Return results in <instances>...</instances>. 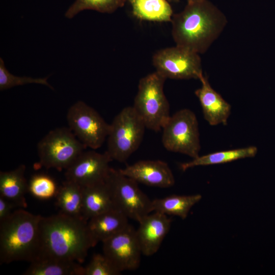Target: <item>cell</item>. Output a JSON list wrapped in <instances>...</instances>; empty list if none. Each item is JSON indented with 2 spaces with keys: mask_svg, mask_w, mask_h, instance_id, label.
Returning a JSON list of instances; mask_svg holds the SVG:
<instances>
[{
  "mask_svg": "<svg viewBox=\"0 0 275 275\" xmlns=\"http://www.w3.org/2000/svg\"><path fill=\"white\" fill-rule=\"evenodd\" d=\"M87 222L82 217L61 212L48 217L42 216L37 259L52 258L83 263L89 250L96 245Z\"/></svg>",
  "mask_w": 275,
  "mask_h": 275,
  "instance_id": "6da1fadb",
  "label": "cell"
},
{
  "mask_svg": "<svg viewBox=\"0 0 275 275\" xmlns=\"http://www.w3.org/2000/svg\"><path fill=\"white\" fill-rule=\"evenodd\" d=\"M172 34L176 45L199 54L205 53L224 31V14L208 0L187 3L173 15Z\"/></svg>",
  "mask_w": 275,
  "mask_h": 275,
  "instance_id": "7a4b0ae2",
  "label": "cell"
},
{
  "mask_svg": "<svg viewBox=\"0 0 275 275\" xmlns=\"http://www.w3.org/2000/svg\"><path fill=\"white\" fill-rule=\"evenodd\" d=\"M41 217L20 209L0 222L1 264L38 258Z\"/></svg>",
  "mask_w": 275,
  "mask_h": 275,
  "instance_id": "3957f363",
  "label": "cell"
},
{
  "mask_svg": "<svg viewBox=\"0 0 275 275\" xmlns=\"http://www.w3.org/2000/svg\"><path fill=\"white\" fill-rule=\"evenodd\" d=\"M166 79L157 71L142 77L132 106L146 128L155 132L162 129L171 116L163 91Z\"/></svg>",
  "mask_w": 275,
  "mask_h": 275,
  "instance_id": "277c9868",
  "label": "cell"
},
{
  "mask_svg": "<svg viewBox=\"0 0 275 275\" xmlns=\"http://www.w3.org/2000/svg\"><path fill=\"white\" fill-rule=\"evenodd\" d=\"M146 128L132 106L123 108L109 124L106 152L113 160L125 162L140 146Z\"/></svg>",
  "mask_w": 275,
  "mask_h": 275,
  "instance_id": "5b68a950",
  "label": "cell"
},
{
  "mask_svg": "<svg viewBox=\"0 0 275 275\" xmlns=\"http://www.w3.org/2000/svg\"><path fill=\"white\" fill-rule=\"evenodd\" d=\"M86 148L69 127L55 128L37 144L38 166L66 170Z\"/></svg>",
  "mask_w": 275,
  "mask_h": 275,
  "instance_id": "8992f818",
  "label": "cell"
},
{
  "mask_svg": "<svg viewBox=\"0 0 275 275\" xmlns=\"http://www.w3.org/2000/svg\"><path fill=\"white\" fill-rule=\"evenodd\" d=\"M161 143L169 151L199 156L201 149L198 122L195 114L181 109L170 116L162 129Z\"/></svg>",
  "mask_w": 275,
  "mask_h": 275,
  "instance_id": "52a82bcc",
  "label": "cell"
},
{
  "mask_svg": "<svg viewBox=\"0 0 275 275\" xmlns=\"http://www.w3.org/2000/svg\"><path fill=\"white\" fill-rule=\"evenodd\" d=\"M106 182L115 209L128 218L139 222L153 212L152 200L141 190L136 181L120 170L111 168Z\"/></svg>",
  "mask_w": 275,
  "mask_h": 275,
  "instance_id": "ba28073f",
  "label": "cell"
},
{
  "mask_svg": "<svg viewBox=\"0 0 275 275\" xmlns=\"http://www.w3.org/2000/svg\"><path fill=\"white\" fill-rule=\"evenodd\" d=\"M66 118L68 127L87 148L96 150L107 139L109 124L84 101H78L72 105Z\"/></svg>",
  "mask_w": 275,
  "mask_h": 275,
  "instance_id": "9c48e42d",
  "label": "cell"
},
{
  "mask_svg": "<svg viewBox=\"0 0 275 275\" xmlns=\"http://www.w3.org/2000/svg\"><path fill=\"white\" fill-rule=\"evenodd\" d=\"M152 61L156 71L166 78L200 79L203 75L200 54L176 45L157 51Z\"/></svg>",
  "mask_w": 275,
  "mask_h": 275,
  "instance_id": "30bf717a",
  "label": "cell"
},
{
  "mask_svg": "<svg viewBox=\"0 0 275 275\" xmlns=\"http://www.w3.org/2000/svg\"><path fill=\"white\" fill-rule=\"evenodd\" d=\"M102 243L103 254L120 271L134 270L139 267L143 254L136 230L130 225Z\"/></svg>",
  "mask_w": 275,
  "mask_h": 275,
  "instance_id": "8fae6325",
  "label": "cell"
},
{
  "mask_svg": "<svg viewBox=\"0 0 275 275\" xmlns=\"http://www.w3.org/2000/svg\"><path fill=\"white\" fill-rule=\"evenodd\" d=\"M112 159L105 151H84L66 170V180L84 187L105 181L108 175Z\"/></svg>",
  "mask_w": 275,
  "mask_h": 275,
  "instance_id": "7c38bea8",
  "label": "cell"
},
{
  "mask_svg": "<svg viewBox=\"0 0 275 275\" xmlns=\"http://www.w3.org/2000/svg\"><path fill=\"white\" fill-rule=\"evenodd\" d=\"M119 170L138 183L150 186L168 188L175 183L170 168L167 162L161 160H140Z\"/></svg>",
  "mask_w": 275,
  "mask_h": 275,
  "instance_id": "4fadbf2b",
  "label": "cell"
},
{
  "mask_svg": "<svg viewBox=\"0 0 275 275\" xmlns=\"http://www.w3.org/2000/svg\"><path fill=\"white\" fill-rule=\"evenodd\" d=\"M153 212L139 222L136 230L142 254L146 256H151L158 251L171 225V219L167 215Z\"/></svg>",
  "mask_w": 275,
  "mask_h": 275,
  "instance_id": "5bb4252c",
  "label": "cell"
},
{
  "mask_svg": "<svg viewBox=\"0 0 275 275\" xmlns=\"http://www.w3.org/2000/svg\"><path fill=\"white\" fill-rule=\"evenodd\" d=\"M201 87L195 94L200 103L204 118L211 126L226 125L231 114V106L210 86L204 75L199 79Z\"/></svg>",
  "mask_w": 275,
  "mask_h": 275,
  "instance_id": "9a60e30c",
  "label": "cell"
},
{
  "mask_svg": "<svg viewBox=\"0 0 275 275\" xmlns=\"http://www.w3.org/2000/svg\"><path fill=\"white\" fill-rule=\"evenodd\" d=\"M128 219L122 212L114 209L90 218L88 229L96 245L124 229L129 225Z\"/></svg>",
  "mask_w": 275,
  "mask_h": 275,
  "instance_id": "2e32d148",
  "label": "cell"
},
{
  "mask_svg": "<svg viewBox=\"0 0 275 275\" xmlns=\"http://www.w3.org/2000/svg\"><path fill=\"white\" fill-rule=\"evenodd\" d=\"M82 187L81 215L86 221L115 209L106 180Z\"/></svg>",
  "mask_w": 275,
  "mask_h": 275,
  "instance_id": "e0dca14e",
  "label": "cell"
},
{
  "mask_svg": "<svg viewBox=\"0 0 275 275\" xmlns=\"http://www.w3.org/2000/svg\"><path fill=\"white\" fill-rule=\"evenodd\" d=\"M25 169V166L21 164L14 170L0 172V196L16 207H27L25 195L28 191V182L24 176Z\"/></svg>",
  "mask_w": 275,
  "mask_h": 275,
  "instance_id": "ac0fdd59",
  "label": "cell"
},
{
  "mask_svg": "<svg viewBox=\"0 0 275 275\" xmlns=\"http://www.w3.org/2000/svg\"><path fill=\"white\" fill-rule=\"evenodd\" d=\"M25 275H85V267L76 261L42 258L31 262Z\"/></svg>",
  "mask_w": 275,
  "mask_h": 275,
  "instance_id": "d6986e66",
  "label": "cell"
},
{
  "mask_svg": "<svg viewBox=\"0 0 275 275\" xmlns=\"http://www.w3.org/2000/svg\"><path fill=\"white\" fill-rule=\"evenodd\" d=\"M138 19L155 22H171L173 10L168 0H129Z\"/></svg>",
  "mask_w": 275,
  "mask_h": 275,
  "instance_id": "ffe728a7",
  "label": "cell"
},
{
  "mask_svg": "<svg viewBox=\"0 0 275 275\" xmlns=\"http://www.w3.org/2000/svg\"><path fill=\"white\" fill-rule=\"evenodd\" d=\"M255 146L218 151L193 159L192 160L181 163L182 171L197 166H209L230 162L240 159L254 157L257 153Z\"/></svg>",
  "mask_w": 275,
  "mask_h": 275,
  "instance_id": "44dd1931",
  "label": "cell"
},
{
  "mask_svg": "<svg viewBox=\"0 0 275 275\" xmlns=\"http://www.w3.org/2000/svg\"><path fill=\"white\" fill-rule=\"evenodd\" d=\"M82 186L66 180L59 187L56 196V204L60 210V212L72 216L82 217Z\"/></svg>",
  "mask_w": 275,
  "mask_h": 275,
  "instance_id": "7402d4cb",
  "label": "cell"
},
{
  "mask_svg": "<svg viewBox=\"0 0 275 275\" xmlns=\"http://www.w3.org/2000/svg\"><path fill=\"white\" fill-rule=\"evenodd\" d=\"M202 198L200 195L188 196L170 195L152 200L153 212H158L167 215L179 216L185 219L191 208Z\"/></svg>",
  "mask_w": 275,
  "mask_h": 275,
  "instance_id": "603a6c76",
  "label": "cell"
},
{
  "mask_svg": "<svg viewBox=\"0 0 275 275\" xmlns=\"http://www.w3.org/2000/svg\"><path fill=\"white\" fill-rule=\"evenodd\" d=\"M126 0H75L66 11L65 15L72 18L78 13L92 10L101 13H112L122 7Z\"/></svg>",
  "mask_w": 275,
  "mask_h": 275,
  "instance_id": "cb8c5ba5",
  "label": "cell"
},
{
  "mask_svg": "<svg viewBox=\"0 0 275 275\" xmlns=\"http://www.w3.org/2000/svg\"><path fill=\"white\" fill-rule=\"evenodd\" d=\"M58 188L55 180L44 174L33 175L28 182V191L40 200H48L56 197Z\"/></svg>",
  "mask_w": 275,
  "mask_h": 275,
  "instance_id": "d4e9b609",
  "label": "cell"
},
{
  "mask_svg": "<svg viewBox=\"0 0 275 275\" xmlns=\"http://www.w3.org/2000/svg\"><path fill=\"white\" fill-rule=\"evenodd\" d=\"M48 77L33 78L28 76H18L12 74L5 67L3 59H0V90L4 91L12 87L29 84L45 85L53 89L47 81Z\"/></svg>",
  "mask_w": 275,
  "mask_h": 275,
  "instance_id": "484cf974",
  "label": "cell"
},
{
  "mask_svg": "<svg viewBox=\"0 0 275 275\" xmlns=\"http://www.w3.org/2000/svg\"><path fill=\"white\" fill-rule=\"evenodd\" d=\"M120 272L103 253L94 254L85 267V275H118Z\"/></svg>",
  "mask_w": 275,
  "mask_h": 275,
  "instance_id": "4316f807",
  "label": "cell"
},
{
  "mask_svg": "<svg viewBox=\"0 0 275 275\" xmlns=\"http://www.w3.org/2000/svg\"><path fill=\"white\" fill-rule=\"evenodd\" d=\"M15 207L16 206L14 204L0 196V222L8 218Z\"/></svg>",
  "mask_w": 275,
  "mask_h": 275,
  "instance_id": "83f0119b",
  "label": "cell"
},
{
  "mask_svg": "<svg viewBox=\"0 0 275 275\" xmlns=\"http://www.w3.org/2000/svg\"><path fill=\"white\" fill-rule=\"evenodd\" d=\"M187 3H189V2H198V1H202V0H186Z\"/></svg>",
  "mask_w": 275,
  "mask_h": 275,
  "instance_id": "f1b7e54d",
  "label": "cell"
},
{
  "mask_svg": "<svg viewBox=\"0 0 275 275\" xmlns=\"http://www.w3.org/2000/svg\"><path fill=\"white\" fill-rule=\"evenodd\" d=\"M169 2L177 3L179 0H168Z\"/></svg>",
  "mask_w": 275,
  "mask_h": 275,
  "instance_id": "f546056e",
  "label": "cell"
}]
</instances>
